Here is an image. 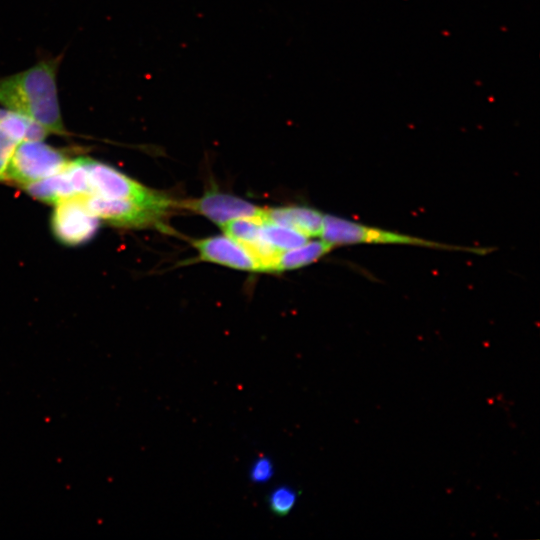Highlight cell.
I'll list each match as a JSON object with an SVG mask.
<instances>
[{"instance_id": "16", "label": "cell", "mask_w": 540, "mask_h": 540, "mask_svg": "<svg viewBox=\"0 0 540 540\" xmlns=\"http://www.w3.org/2000/svg\"><path fill=\"white\" fill-rule=\"evenodd\" d=\"M274 467L270 459L260 457L255 460L250 468V479L253 483H265L271 479Z\"/></svg>"}, {"instance_id": "2", "label": "cell", "mask_w": 540, "mask_h": 540, "mask_svg": "<svg viewBox=\"0 0 540 540\" xmlns=\"http://www.w3.org/2000/svg\"><path fill=\"white\" fill-rule=\"evenodd\" d=\"M88 194L137 202L170 213L178 203L163 192L142 185L116 168L84 156Z\"/></svg>"}, {"instance_id": "13", "label": "cell", "mask_w": 540, "mask_h": 540, "mask_svg": "<svg viewBox=\"0 0 540 540\" xmlns=\"http://www.w3.org/2000/svg\"><path fill=\"white\" fill-rule=\"evenodd\" d=\"M263 237L276 249L285 251L296 248L307 242L302 233L285 226L262 222Z\"/></svg>"}, {"instance_id": "15", "label": "cell", "mask_w": 540, "mask_h": 540, "mask_svg": "<svg viewBox=\"0 0 540 540\" xmlns=\"http://www.w3.org/2000/svg\"><path fill=\"white\" fill-rule=\"evenodd\" d=\"M268 507L277 516L283 517L291 512L297 502V492L289 486L273 489L267 497Z\"/></svg>"}, {"instance_id": "7", "label": "cell", "mask_w": 540, "mask_h": 540, "mask_svg": "<svg viewBox=\"0 0 540 540\" xmlns=\"http://www.w3.org/2000/svg\"><path fill=\"white\" fill-rule=\"evenodd\" d=\"M34 199L56 204L59 201L88 194L84 156L75 157L60 172L22 188Z\"/></svg>"}, {"instance_id": "17", "label": "cell", "mask_w": 540, "mask_h": 540, "mask_svg": "<svg viewBox=\"0 0 540 540\" xmlns=\"http://www.w3.org/2000/svg\"><path fill=\"white\" fill-rule=\"evenodd\" d=\"M19 142L0 130V182L10 158Z\"/></svg>"}, {"instance_id": "8", "label": "cell", "mask_w": 540, "mask_h": 540, "mask_svg": "<svg viewBox=\"0 0 540 540\" xmlns=\"http://www.w3.org/2000/svg\"><path fill=\"white\" fill-rule=\"evenodd\" d=\"M178 207L194 211L219 226L240 218H253L263 221L264 208H260L239 197L210 191L197 199L178 203Z\"/></svg>"}, {"instance_id": "11", "label": "cell", "mask_w": 540, "mask_h": 540, "mask_svg": "<svg viewBox=\"0 0 540 540\" xmlns=\"http://www.w3.org/2000/svg\"><path fill=\"white\" fill-rule=\"evenodd\" d=\"M0 130L17 142L44 140L48 132L31 119L0 106Z\"/></svg>"}, {"instance_id": "1", "label": "cell", "mask_w": 540, "mask_h": 540, "mask_svg": "<svg viewBox=\"0 0 540 540\" xmlns=\"http://www.w3.org/2000/svg\"><path fill=\"white\" fill-rule=\"evenodd\" d=\"M62 55L42 59L33 66L0 78V106L42 126L49 134L68 135L57 88Z\"/></svg>"}, {"instance_id": "6", "label": "cell", "mask_w": 540, "mask_h": 540, "mask_svg": "<svg viewBox=\"0 0 540 540\" xmlns=\"http://www.w3.org/2000/svg\"><path fill=\"white\" fill-rule=\"evenodd\" d=\"M87 207L100 219L120 228L158 226L169 214L137 202L82 195Z\"/></svg>"}, {"instance_id": "5", "label": "cell", "mask_w": 540, "mask_h": 540, "mask_svg": "<svg viewBox=\"0 0 540 540\" xmlns=\"http://www.w3.org/2000/svg\"><path fill=\"white\" fill-rule=\"evenodd\" d=\"M100 221L80 195L54 204L51 228L61 243L75 246L92 239L99 229Z\"/></svg>"}, {"instance_id": "4", "label": "cell", "mask_w": 540, "mask_h": 540, "mask_svg": "<svg viewBox=\"0 0 540 540\" xmlns=\"http://www.w3.org/2000/svg\"><path fill=\"white\" fill-rule=\"evenodd\" d=\"M320 237L332 246L350 244H400L447 250L485 253V249L438 243L415 236L371 227L342 217L325 215Z\"/></svg>"}, {"instance_id": "12", "label": "cell", "mask_w": 540, "mask_h": 540, "mask_svg": "<svg viewBox=\"0 0 540 540\" xmlns=\"http://www.w3.org/2000/svg\"><path fill=\"white\" fill-rule=\"evenodd\" d=\"M333 248L324 240L306 242L296 248L282 251L278 258L277 270H290L304 267L323 257Z\"/></svg>"}, {"instance_id": "3", "label": "cell", "mask_w": 540, "mask_h": 540, "mask_svg": "<svg viewBox=\"0 0 540 540\" xmlns=\"http://www.w3.org/2000/svg\"><path fill=\"white\" fill-rule=\"evenodd\" d=\"M74 154L69 149L48 145L44 140L18 143L3 176V183L23 188L63 170Z\"/></svg>"}, {"instance_id": "9", "label": "cell", "mask_w": 540, "mask_h": 540, "mask_svg": "<svg viewBox=\"0 0 540 540\" xmlns=\"http://www.w3.org/2000/svg\"><path fill=\"white\" fill-rule=\"evenodd\" d=\"M203 261L224 265L233 269L260 271V267L239 242L229 236H212L194 241Z\"/></svg>"}, {"instance_id": "10", "label": "cell", "mask_w": 540, "mask_h": 540, "mask_svg": "<svg viewBox=\"0 0 540 540\" xmlns=\"http://www.w3.org/2000/svg\"><path fill=\"white\" fill-rule=\"evenodd\" d=\"M324 216L307 206H284L264 209L263 221L292 228L309 238L321 235Z\"/></svg>"}, {"instance_id": "14", "label": "cell", "mask_w": 540, "mask_h": 540, "mask_svg": "<svg viewBox=\"0 0 540 540\" xmlns=\"http://www.w3.org/2000/svg\"><path fill=\"white\" fill-rule=\"evenodd\" d=\"M262 220L253 218H240L229 221L222 226L227 236L247 246L262 236Z\"/></svg>"}]
</instances>
